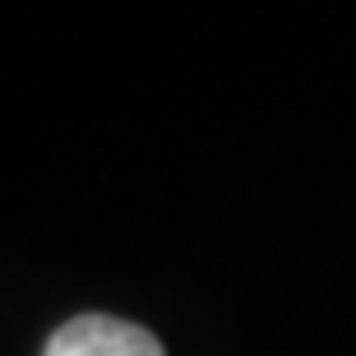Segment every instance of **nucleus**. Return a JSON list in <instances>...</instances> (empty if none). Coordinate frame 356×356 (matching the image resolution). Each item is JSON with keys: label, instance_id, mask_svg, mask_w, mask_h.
<instances>
[{"label": "nucleus", "instance_id": "nucleus-1", "mask_svg": "<svg viewBox=\"0 0 356 356\" xmlns=\"http://www.w3.org/2000/svg\"><path fill=\"white\" fill-rule=\"evenodd\" d=\"M42 356H167L144 324L116 315H74L51 333Z\"/></svg>", "mask_w": 356, "mask_h": 356}]
</instances>
